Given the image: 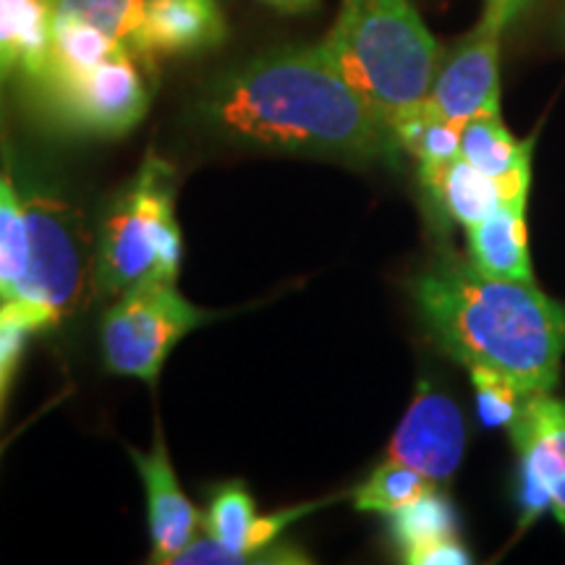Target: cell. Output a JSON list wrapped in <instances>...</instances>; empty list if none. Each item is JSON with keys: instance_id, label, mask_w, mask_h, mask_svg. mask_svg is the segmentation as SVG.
Listing matches in <instances>:
<instances>
[{"instance_id": "6da1fadb", "label": "cell", "mask_w": 565, "mask_h": 565, "mask_svg": "<svg viewBox=\"0 0 565 565\" xmlns=\"http://www.w3.org/2000/svg\"><path fill=\"white\" fill-rule=\"evenodd\" d=\"M204 113L233 137L353 162H398L393 126L338 74L320 45L259 55L210 89Z\"/></svg>"}, {"instance_id": "7a4b0ae2", "label": "cell", "mask_w": 565, "mask_h": 565, "mask_svg": "<svg viewBox=\"0 0 565 565\" xmlns=\"http://www.w3.org/2000/svg\"><path fill=\"white\" fill-rule=\"evenodd\" d=\"M437 343L466 366L508 374L524 395L553 393L565 356V307L524 280L487 278L445 259L414 280Z\"/></svg>"}, {"instance_id": "3957f363", "label": "cell", "mask_w": 565, "mask_h": 565, "mask_svg": "<svg viewBox=\"0 0 565 565\" xmlns=\"http://www.w3.org/2000/svg\"><path fill=\"white\" fill-rule=\"evenodd\" d=\"M320 47L387 124L427 100L440 66V47L412 0H343Z\"/></svg>"}, {"instance_id": "277c9868", "label": "cell", "mask_w": 565, "mask_h": 565, "mask_svg": "<svg viewBox=\"0 0 565 565\" xmlns=\"http://www.w3.org/2000/svg\"><path fill=\"white\" fill-rule=\"evenodd\" d=\"M181 257L175 171L166 160L150 154L105 217L97 244L95 286L103 294L118 296L141 282H175Z\"/></svg>"}, {"instance_id": "5b68a950", "label": "cell", "mask_w": 565, "mask_h": 565, "mask_svg": "<svg viewBox=\"0 0 565 565\" xmlns=\"http://www.w3.org/2000/svg\"><path fill=\"white\" fill-rule=\"evenodd\" d=\"M30 221V265L17 296L0 303V312L30 333L58 324L79 307L95 282L97 252L79 212L53 194L34 192L24 200Z\"/></svg>"}, {"instance_id": "8992f818", "label": "cell", "mask_w": 565, "mask_h": 565, "mask_svg": "<svg viewBox=\"0 0 565 565\" xmlns=\"http://www.w3.org/2000/svg\"><path fill=\"white\" fill-rule=\"evenodd\" d=\"M207 320L183 299L175 282L152 280L118 294L103 317V359L108 372L154 385L168 353Z\"/></svg>"}, {"instance_id": "52a82bcc", "label": "cell", "mask_w": 565, "mask_h": 565, "mask_svg": "<svg viewBox=\"0 0 565 565\" xmlns=\"http://www.w3.org/2000/svg\"><path fill=\"white\" fill-rule=\"evenodd\" d=\"M129 47H116L95 66L32 89L40 108L82 134L121 137L145 118L150 95Z\"/></svg>"}, {"instance_id": "ba28073f", "label": "cell", "mask_w": 565, "mask_h": 565, "mask_svg": "<svg viewBox=\"0 0 565 565\" xmlns=\"http://www.w3.org/2000/svg\"><path fill=\"white\" fill-rule=\"evenodd\" d=\"M511 437L521 461V511L532 521L553 511L565 526V401L550 393L526 395Z\"/></svg>"}, {"instance_id": "9c48e42d", "label": "cell", "mask_w": 565, "mask_h": 565, "mask_svg": "<svg viewBox=\"0 0 565 565\" xmlns=\"http://www.w3.org/2000/svg\"><path fill=\"white\" fill-rule=\"evenodd\" d=\"M503 26L482 17L437 66L429 100L448 121L463 126L477 116H500V38Z\"/></svg>"}, {"instance_id": "30bf717a", "label": "cell", "mask_w": 565, "mask_h": 565, "mask_svg": "<svg viewBox=\"0 0 565 565\" xmlns=\"http://www.w3.org/2000/svg\"><path fill=\"white\" fill-rule=\"evenodd\" d=\"M463 445L466 429L458 406L445 393L422 383L404 422L395 429L387 458L412 466L440 484L461 466Z\"/></svg>"}, {"instance_id": "8fae6325", "label": "cell", "mask_w": 565, "mask_h": 565, "mask_svg": "<svg viewBox=\"0 0 565 565\" xmlns=\"http://www.w3.org/2000/svg\"><path fill=\"white\" fill-rule=\"evenodd\" d=\"M131 456L147 490L152 563H173L175 555L183 553L200 536L196 532L204 519L183 494L160 433L154 437L150 454L131 450Z\"/></svg>"}, {"instance_id": "7c38bea8", "label": "cell", "mask_w": 565, "mask_h": 565, "mask_svg": "<svg viewBox=\"0 0 565 565\" xmlns=\"http://www.w3.org/2000/svg\"><path fill=\"white\" fill-rule=\"evenodd\" d=\"M223 38V17L212 0H147L134 55L196 53Z\"/></svg>"}, {"instance_id": "4fadbf2b", "label": "cell", "mask_w": 565, "mask_h": 565, "mask_svg": "<svg viewBox=\"0 0 565 565\" xmlns=\"http://www.w3.org/2000/svg\"><path fill=\"white\" fill-rule=\"evenodd\" d=\"M534 139L515 141L500 116H477L461 126V158L500 183L505 204L526 207Z\"/></svg>"}, {"instance_id": "5bb4252c", "label": "cell", "mask_w": 565, "mask_h": 565, "mask_svg": "<svg viewBox=\"0 0 565 565\" xmlns=\"http://www.w3.org/2000/svg\"><path fill=\"white\" fill-rule=\"evenodd\" d=\"M419 181L440 221L475 225L505 204L503 189L463 158L419 166Z\"/></svg>"}, {"instance_id": "9a60e30c", "label": "cell", "mask_w": 565, "mask_h": 565, "mask_svg": "<svg viewBox=\"0 0 565 565\" xmlns=\"http://www.w3.org/2000/svg\"><path fill=\"white\" fill-rule=\"evenodd\" d=\"M469 263L487 278L534 282L526 242V207L503 204L490 217L466 228Z\"/></svg>"}, {"instance_id": "2e32d148", "label": "cell", "mask_w": 565, "mask_h": 565, "mask_svg": "<svg viewBox=\"0 0 565 565\" xmlns=\"http://www.w3.org/2000/svg\"><path fill=\"white\" fill-rule=\"evenodd\" d=\"M51 38V0H0V121L13 74L30 76L45 58Z\"/></svg>"}, {"instance_id": "e0dca14e", "label": "cell", "mask_w": 565, "mask_h": 565, "mask_svg": "<svg viewBox=\"0 0 565 565\" xmlns=\"http://www.w3.org/2000/svg\"><path fill=\"white\" fill-rule=\"evenodd\" d=\"M401 150L419 166H435L461 158V126L448 121L433 100L416 103L391 124Z\"/></svg>"}, {"instance_id": "ac0fdd59", "label": "cell", "mask_w": 565, "mask_h": 565, "mask_svg": "<svg viewBox=\"0 0 565 565\" xmlns=\"http://www.w3.org/2000/svg\"><path fill=\"white\" fill-rule=\"evenodd\" d=\"M30 221L24 200L6 173H0V303L17 296L30 265Z\"/></svg>"}, {"instance_id": "d6986e66", "label": "cell", "mask_w": 565, "mask_h": 565, "mask_svg": "<svg viewBox=\"0 0 565 565\" xmlns=\"http://www.w3.org/2000/svg\"><path fill=\"white\" fill-rule=\"evenodd\" d=\"M391 532L404 555L433 542L454 540L458 536L454 505L437 490L422 494L391 513Z\"/></svg>"}, {"instance_id": "ffe728a7", "label": "cell", "mask_w": 565, "mask_h": 565, "mask_svg": "<svg viewBox=\"0 0 565 565\" xmlns=\"http://www.w3.org/2000/svg\"><path fill=\"white\" fill-rule=\"evenodd\" d=\"M437 490L433 479H427L422 471L412 469V466L393 461L387 458L372 471V477L359 487L353 494V505L362 513H385L391 515L398 508L412 503V500L422 498V494Z\"/></svg>"}, {"instance_id": "44dd1931", "label": "cell", "mask_w": 565, "mask_h": 565, "mask_svg": "<svg viewBox=\"0 0 565 565\" xmlns=\"http://www.w3.org/2000/svg\"><path fill=\"white\" fill-rule=\"evenodd\" d=\"M147 0H51V13L84 21L134 53Z\"/></svg>"}, {"instance_id": "7402d4cb", "label": "cell", "mask_w": 565, "mask_h": 565, "mask_svg": "<svg viewBox=\"0 0 565 565\" xmlns=\"http://www.w3.org/2000/svg\"><path fill=\"white\" fill-rule=\"evenodd\" d=\"M469 372L482 422L487 427L511 429V424L519 419L526 395L519 391V385L508 374L490 370V366H469Z\"/></svg>"}, {"instance_id": "603a6c76", "label": "cell", "mask_w": 565, "mask_h": 565, "mask_svg": "<svg viewBox=\"0 0 565 565\" xmlns=\"http://www.w3.org/2000/svg\"><path fill=\"white\" fill-rule=\"evenodd\" d=\"M26 335H30V330L0 312V412H3L6 395L11 391L13 374L19 370Z\"/></svg>"}, {"instance_id": "cb8c5ba5", "label": "cell", "mask_w": 565, "mask_h": 565, "mask_svg": "<svg viewBox=\"0 0 565 565\" xmlns=\"http://www.w3.org/2000/svg\"><path fill=\"white\" fill-rule=\"evenodd\" d=\"M404 561L414 565H466L471 563V557L458 542V536H454V540H440L414 550V553H406Z\"/></svg>"}, {"instance_id": "d4e9b609", "label": "cell", "mask_w": 565, "mask_h": 565, "mask_svg": "<svg viewBox=\"0 0 565 565\" xmlns=\"http://www.w3.org/2000/svg\"><path fill=\"white\" fill-rule=\"evenodd\" d=\"M529 6V0H484V13L482 17L492 19L494 24H500L505 30L511 21L519 17Z\"/></svg>"}, {"instance_id": "484cf974", "label": "cell", "mask_w": 565, "mask_h": 565, "mask_svg": "<svg viewBox=\"0 0 565 565\" xmlns=\"http://www.w3.org/2000/svg\"><path fill=\"white\" fill-rule=\"evenodd\" d=\"M275 3H307V0H275Z\"/></svg>"}, {"instance_id": "4316f807", "label": "cell", "mask_w": 565, "mask_h": 565, "mask_svg": "<svg viewBox=\"0 0 565 565\" xmlns=\"http://www.w3.org/2000/svg\"><path fill=\"white\" fill-rule=\"evenodd\" d=\"M563 38H565V21H563Z\"/></svg>"}]
</instances>
